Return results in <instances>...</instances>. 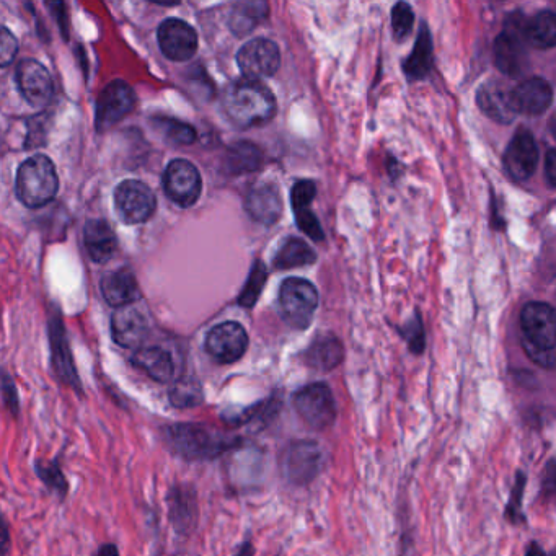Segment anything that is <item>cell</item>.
Listing matches in <instances>:
<instances>
[{
    "mask_svg": "<svg viewBox=\"0 0 556 556\" xmlns=\"http://www.w3.org/2000/svg\"><path fill=\"white\" fill-rule=\"evenodd\" d=\"M49 340H51V354H53V367L56 376L67 387H71L72 390H76L79 395H82L84 393L82 382H80L79 374H77L76 362L72 358L71 348L67 343L66 331H64L59 318L51 320Z\"/></svg>",
    "mask_w": 556,
    "mask_h": 556,
    "instance_id": "e0dca14e",
    "label": "cell"
},
{
    "mask_svg": "<svg viewBox=\"0 0 556 556\" xmlns=\"http://www.w3.org/2000/svg\"><path fill=\"white\" fill-rule=\"evenodd\" d=\"M136 93L124 80L106 85L97 103V128L106 131L134 110Z\"/></svg>",
    "mask_w": 556,
    "mask_h": 556,
    "instance_id": "5bb4252c",
    "label": "cell"
},
{
    "mask_svg": "<svg viewBox=\"0 0 556 556\" xmlns=\"http://www.w3.org/2000/svg\"><path fill=\"white\" fill-rule=\"evenodd\" d=\"M247 348V331L237 322L221 323L206 336V351L221 364L239 361L247 353Z\"/></svg>",
    "mask_w": 556,
    "mask_h": 556,
    "instance_id": "4fadbf2b",
    "label": "cell"
},
{
    "mask_svg": "<svg viewBox=\"0 0 556 556\" xmlns=\"http://www.w3.org/2000/svg\"><path fill=\"white\" fill-rule=\"evenodd\" d=\"M294 214H296L297 226L304 234L309 235L310 239L317 240V242L323 240L325 235H323L322 226L310 208L296 209Z\"/></svg>",
    "mask_w": 556,
    "mask_h": 556,
    "instance_id": "f35d334b",
    "label": "cell"
},
{
    "mask_svg": "<svg viewBox=\"0 0 556 556\" xmlns=\"http://www.w3.org/2000/svg\"><path fill=\"white\" fill-rule=\"evenodd\" d=\"M224 111L240 128H253L273 120L276 98L261 80L240 79L222 97Z\"/></svg>",
    "mask_w": 556,
    "mask_h": 556,
    "instance_id": "7a4b0ae2",
    "label": "cell"
},
{
    "mask_svg": "<svg viewBox=\"0 0 556 556\" xmlns=\"http://www.w3.org/2000/svg\"><path fill=\"white\" fill-rule=\"evenodd\" d=\"M526 20L522 15H511L503 33L495 41V62L504 76L519 77L527 69L526 40H524Z\"/></svg>",
    "mask_w": 556,
    "mask_h": 556,
    "instance_id": "52a82bcc",
    "label": "cell"
},
{
    "mask_svg": "<svg viewBox=\"0 0 556 556\" xmlns=\"http://www.w3.org/2000/svg\"><path fill=\"white\" fill-rule=\"evenodd\" d=\"M413 22H415V14L410 5L400 2L393 7L392 27L393 35L397 40H405L406 36L410 35Z\"/></svg>",
    "mask_w": 556,
    "mask_h": 556,
    "instance_id": "d590c367",
    "label": "cell"
},
{
    "mask_svg": "<svg viewBox=\"0 0 556 556\" xmlns=\"http://www.w3.org/2000/svg\"><path fill=\"white\" fill-rule=\"evenodd\" d=\"M527 556H547L545 552H543V548L540 547L539 543L532 542L527 548Z\"/></svg>",
    "mask_w": 556,
    "mask_h": 556,
    "instance_id": "bcb514c9",
    "label": "cell"
},
{
    "mask_svg": "<svg viewBox=\"0 0 556 556\" xmlns=\"http://www.w3.org/2000/svg\"><path fill=\"white\" fill-rule=\"evenodd\" d=\"M521 327L524 333L522 345L553 351L556 346V317L552 305L530 302L521 314Z\"/></svg>",
    "mask_w": 556,
    "mask_h": 556,
    "instance_id": "ba28073f",
    "label": "cell"
},
{
    "mask_svg": "<svg viewBox=\"0 0 556 556\" xmlns=\"http://www.w3.org/2000/svg\"><path fill=\"white\" fill-rule=\"evenodd\" d=\"M480 110L496 123L509 124L516 118V110L512 106L511 90L499 82H486L477 93Z\"/></svg>",
    "mask_w": 556,
    "mask_h": 556,
    "instance_id": "ffe728a7",
    "label": "cell"
},
{
    "mask_svg": "<svg viewBox=\"0 0 556 556\" xmlns=\"http://www.w3.org/2000/svg\"><path fill=\"white\" fill-rule=\"evenodd\" d=\"M237 64L245 79L260 80L274 76L281 66L278 45L266 38L248 41L237 54Z\"/></svg>",
    "mask_w": 556,
    "mask_h": 556,
    "instance_id": "8fae6325",
    "label": "cell"
},
{
    "mask_svg": "<svg viewBox=\"0 0 556 556\" xmlns=\"http://www.w3.org/2000/svg\"><path fill=\"white\" fill-rule=\"evenodd\" d=\"M317 260L314 250L302 239L289 237L279 248L278 255L274 256V266L278 270H292L299 266L312 265Z\"/></svg>",
    "mask_w": 556,
    "mask_h": 556,
    "instance_id": "f1b7e54d",
    "label": "cell"
},
{
    "mask_svg": "<svg viewBox=\"0 0 556 556\" xmlns=\"http://www.w3.org/2000/svg\"><path fill=\"white\" fill-rule=\"evenodd\" d=\"M0 397H2L5 408L12 413L14 418H18V415H20V400H18L17 385L5 371H0Z\"/></svg>",
    "mask_w": 556,
    "mask_h": 556,
    "instance_id": "74e56055",
    "label": "cell"
},
{
    "mask_svg": "<svg viewBox=\"0 0 556 556\" xmlns=\"http://www.w3.org/2000/svg\"><path fill=\"white\" fill-rule=\"evenodd\" d=\"M97 556H120V550L113 543H106L98 550Z\"/></svg>",
    "mask_w": 556,
    "mask_h": 556,
    "instance_id": "f6af8a7d",
    "label": "cell"
},
{
    "mask_svg": "<svg viewBox=\"0 0 556 556\" xmlns=\"http://www.w3.org/2000/svg\"><path fill=\"white\" fill-rule=\"evenodd\" d=\"M118 216L126 224H142L154 216L157 201L154 191L139 180H126L115 191Z\"/></svg>",
    "mask_w": 556,
    "mask_h": 556,
    "instance_id": "9c48e42d",
    "label": "cell"
},
{
    "mask_svg": "<svg viewBox=\"0 0 556 556\" xmlns=\"http://www.w3.org/2000/svg\"><path fill=\"white\" fill-rule=\"evenodd\" d=\"M524 488H526V475L522 472H517L516 483H514L508 508H506V517H508L512 524H519V522L524 521V514H522Z\"/></svg>",
    "mask_w": 556,
    "mask_h": 556,
    "instance_id": "8d00e7d4",
    "label": "cell"
},
{
    "mask_svg": "<svg viewBox=\"0 0 556 556\" xmlns=\"http://www.w3.org/2000/svg\"><path fill=\"white\" fill-rule=\"evenodd\" d=\"M278 304L281 317L289 327L305 330L317 310V289L305 279L287 278L279 289Z\"/></svg>",
    "mask_w": 556,
    "mask_h": 556,
    "instance_id": "5b68a950",
    "label": "cell"
},
{
    "mask_svg": "<svg viewBox=\"0 0 556 556\" xmlns=\"http://www.w3.org/2000/svg\"><path fill=\"white\" fill-rule=\"evenodd\" d=\"M245 206L253 221L260 222L263 226H273L283 214V201L278 188L271 183L255 188L248 195Z\"/></svg>",
    "mask_w": 556,
    "mask_h": 556,
    "instance_id": "603a6c76",
    "label": "cell"
},
{
    "mask_svg": "<svg viewBox=\"0 0 556 556\" xmlns=\"http://www.w3.org/2000/svg\"><path fill=\"white\" fill-rule=\"evenodd\" d=\"M164 188L168 198L181 208H190L198 201L203 181L198 168L188 160H173L164 175Z\"/></svg>",
    "mask_w": 556,
    "mask_h": 556,
    "instance_id": "30bf717a",
    "label": "cell"
},
{
    "mask_svg": "<svg viewBox=\"0 0 556 556\" xmlns=\"http://www.w3.org/2000/svg\"><path fill=\"white\" fill-rule=\"evenodd\" d=\"M84 243L95 263H106L111 256L115 255L116 242L115 232L110 224H106L102 219L87 222L84 230Z\"/></svg>",
    "mask_w": 556,
    "mask_h": 556,
    "instance_id": "d4e9b609",
    "label": "cell"
},
{
    "mask_svg": "<svg viewBox=\"0 0 556 556\" xmlns=\"http://www.w3.org/2000/svg\"><path fill=\"white\" fill-rule=\"evenodd\" d=\"M10 548H12V542H10L9 524L0 511V556H9Z\"/></svg>",
    "mask_w": 556,
    "mask_h": 556,
    "instance_id": "7bdbcfd3",
    "label": "cell"
},
{
    "mask_svg": "<svg viewBox=\"0 0 556 556\" xmlns=\"http://www.w3.org/2000/svg\"><path fill=\"white\" fill-rule=\"evenodd\" d=\"M266 279H268V271H266L265 265L261 261H256L252 273H250V278H248L247 286H245L242 294H240V305H243V307L255 305L261 291H263V287H265Z\"/></svg>",
    "mask_w": 556,
    "mask_h": 556,
    "instance_id": "e575fe53",
    "label": "cell"
},
{
    "mask_svg": "<svg viewBox=\"0 0 556 556\" xmlns=\"http://www.w3.org/2000/svg\"><path fill=\"white\" fill-rule=\"evenodd\" d=\"M261 160L263 155L260 149L250 142H239V146L232 149L229 155V165L235 173L255 172L260 167Z\"/></svg>",
    "mask_w": 556,
    "mask_h": 556,
    "instance_id": "1f68e13d",
    "label": "cell"
},
{
    "mask_svg": "<svg viewBox=\"0 0 556 556\" xmlns=\"http://www.w3.org/2000/svg\"><path fill=\"white\" fill-rule=\"evenodd\" d=\"M327 465V452L312 439H299L289 444L281 455V473L291 485L312 483Z\"/></svg>",
    "mask_w": 556,
    "mask_h": 556,
    "instance_id": "277c9868",
    "label": "cell"
},
{
    "mask_svg": "<svg viewBox=\"0 0 556 556\" xmlns=\"http://www.w3.org/2000/svg\"><path fill=\"white\" fill-rule=\"evenodd\" d=\"M131 361L137 369L146 372L147 376L160 384H170L175 377L172 354L159 346L137 348Z\"/></svg>",
    "mask_w": 556,
    "mask_h": 556,
    "instance_id": "cb8c5ba5",
    "label": "cell"
},
{
    "mask_svg": "<svg viewBox=\"0 0 556 556\" xmlns=\"http://www.w3.org/2000/svg\"><path fill=\"white\" fill-rule=\"evenodd\" d=\"M59 190V178L46 155H35L23 162L17 173V196L27 208H43Z\"/></svg>",
    "mask_w": 556,
    "mask_h": 556,
    "instance_id": "3957f363",
    "label": "cell"
},
{
    "mask_svg": "<svg viewBox=\"0 0 556 556\" xmlns=\"http://www.w3.org/2000/svg\"><path fill=\"white\" fill-rule=\"evenodd\" d=\"M268 10L270 7L266 2H243L235 5L230 18V27L237 35H247L263 18H266Z\"/></svg>",
    "mask_w": 556,
    "mask_h": 556,
    "instance_id": "f546056e",
    "label": "cell"
},
{
    "mask_svg": "<svg viewBox=\"0 0 556 556\" xmlns=\"http://www.w3.org/2000/svg\"><path fill=\"white\" fill-rule=\"evenodd\" d=\"M162 53L172 61H188L198 49V35L195 28L178 18H168L157 31Z\"/></svg>",
    "mask_w": 556,
    "mask_h": 556,
    "instance_id": "9a60e30c",
    "label": "cell"
},
{
    "mask_svg": "<svg viewBox=\"0 0 556 556\" xmlns=\"http://www.w3.org/2000/svg\"><path fill=\"white\" fill-rule=\"evenodd\" d=\"M315 193H317V188H315L314 181H297L291 191L292 208H294V211L296 209L310 208V203L314 201Z\"/></svg>",
    "mask_w": 556,
    "mask_h": 556,
    "instance_id": "ab89813d",
    "label": "cell"
},
{
    "mask_svg": "<svg viewBox=\"0 0 556 556\" xmlns=\"http://www.w3.org/2000/svg\"><path fill=\"white\" fill-rule=\"evenodd\" d=\"M111 335L116 345L139 348L147 336L146 318L139 310L123 307L111 318Z\"/></svg>",
    "mask_w": 556,
    "mask_h": 556,
    "instance_id": "44dd1931",
    "label": "cell"
},
{
    "mask_svg": "<svg viewBox=\"0 0 556 556\" xmlns=\"http://www.w3.org/2000/svg\"><path fill=\"white\" fill-rule=\"evenodd\" d=\"M164 439L173 454L191 462L217 459L242 444L240 437L195 423L170 424L164 429Z\"/></svg>",
    "mask_w": 556,
    "mask_h": 556,
    "instance_id": "6da1fadb",
    "label": "cell"
},
{
    "mask_svg": "<svg viewBox=\"0 0 556 556\" xmlns=\"http://www.w3.org/2000/svg\"><path fill=\"white\" fill-rule=\"evenodd\" d=\"M305 364L317 371H333L345 359V349L335 336H320L304 353Z\"/></svg>",
    "mask_w": 556,
    "mask_h": 556,
    "instance_id": "484cf974",
    "label": "cell"
},
{
    "mask_svg": "<svg viewBox=\"0 0 556 556\" xmlns=\"http://www.w3.org/2000/svg\"><path fill=\"white\" fill-rule=\"evenodd\" d=\"M17 82L23 97L27 98L31 105L45 106L53 100V79L41 62L35 59L20 62L17 67Z\"/></svg>",
    "mask_w": 556,
    "mask_h": 556,
    "instance_id": "2e32d148",
    "label": "cell"
},
{
    "mask_svg": "<svg viewBox=\"0 0 556 556\" xmlns=\"http://www.w3.org/2000/svg\"><path fill=\"white\" fill-rule=\"evenodd\" d=\"M18 53V41L9 28L0 27V67L9 66Z\"/></svg>",
    "mask_w": 556,
    "mask_h": 556,
    "instance_id": "60d3db41",
    "label": "cell"
},
{
    "mask_svg": "<svg viewBox=\"0 0 556 556\" xmlns=\"http://www.w3.org/2000/svg\"><path fill=\"white\" fill-rule=\"evenodd\" d=\"M168 397L175 408H180V410L195 408L203 403V387L193 377H181L172 385Z\"/></svg>",
    "mask_w": 556,
    "mask_h": 556,
    "instance_id": "4dcf8cb0",
    "label": "cell"
},
{
    "mask_svg": "<svg viewBox=\"0 0 556 556\" xmlns=\"http://www.w3.org/2000/svg\"><path fill=\"white\" fill-rule=\"evenodd\" d=\"M545 178H547L548 185L555 188L556 186V152L555 149H550L545 159Z\"/></svg>",
    "mask_w": 556,
    "mask_h": 556,
    "instance_id": "ee69618b",
    "label": "cell"
},
{
    "mask_svg": "<svg viewBox=\"0 0 556 556\" xmlns=\"http://www.w3.org/2000/svg\"><path fill=\"white\" fill-rule=\"evenodd\" d=\"M168 514L178 534H190L198 521V499L190 486H173L168 493Z\"/></svg>",
    "mask_w": 556,
    "mask_h": 556,
    "instance_id": "d6986e66",
    "label": "cell"
},
{
    "mask_svg": "<svg viewBox=\"0 0 556 556\" xmlns=\"http://www.w3.org/2000/svg\"><path fill=\"white\" fill-rule=\"evenodd\" d=\"M431 66H433V41L428 28L423 25L415 49L411 51L410 58L406 59L403 69L411 80H420L428 76Z\"/></svg>",
    "mask_w": 556,
    "mask_h": 556,
    "instance_id": "83f0119b",
    "label": "cell"
},
{
    "mask_svg": "<svg viewBox=\"0 0 556 556\" xmlns=\"http://www.w3.org/2000/svg\"><path fill=\"white\" fill-rule=\"evenodd\" d=\"M102 294L111 307H128L139 297V284L136 276L129 268L110 271L102 279Z\"/></svg>",
    "mask_w": 556,
    "mask_h": 556,
    "instance_id": "7402d4cb",
    "label": "cell"
},
{
    "mask_svg": "<svg viewBox=\"0 0 556 556\" xmlns=\"http://www.w3.org/2000/svg\"><path fill=\"white\" fill-rule=\"evenodd\" d=\"M292 402L302 420L317 431L330 428L338 416L335 395L323 382L305 385L301 390H297Z\"/></svg>",
    "mask_w": 556,
    "mask_h": 556,
    "instance_id": "8992f818",
    "label": "cell"
},
{
    "mask_svg": "<svg viewBox=\"0 0 556 556\" xmlns=\"http://www.w3.org/2000/svg\"><path fill=\"white\" fill-rule=\"evenodd\" d=\"M511 100L516 113L543 115L553 102L552 85L542 77L522 80L521 84L511 90Z\"/></svg>",
    "mask_w": 556,
    "mask_h": 556,
    "instance_id": "ac0fdd59",
    "label": "cell"
},
{
    "mask_svg": "<svg viewBox=\"0 0 556 556\" xmlns=\"http://www.w3.org/2000/svg\"><path fill=\"white\" fill-rule=\"evenodd\" d=\"M406 341L410 345L411 351L416 354L423 353L424 349V333L423 325H421L420 317H416L415 325L408 327V333H405Z\"/></svg>",
    "mask_w": 556,
    "mask_h": 556,
    "instance_id": "b9f144b4",
    "label": "cell"
},
{
    "mask_svg": "<svg viewBox=\"0 0 556 556\" xmlns=\"http://www.w3.org/2000/svg\"><path fill=\"white\" fill-rule=\"evenodd\" d=\"M155 124L160 133L164 134L170 142L188 146L196 141L195 129L191 128L190 124L181 123L173 118H157Z\"/></svg>",
    "mask_w": 556,
    "mask_h": 556,
    "instance_id": "836d02e7",
    "label": "cell"
},
{
    "mask_svg": "<svg viewBox=\"0 0 556 556\" xmlns=\"http://www.w3.org/2000/svg\"><path fill=\"white\" fill-rule=\"evenodd\" d=\"M524 40L537 49L553 48L556 45V15L545 10L526 20Z\"/></svg>",
    "mask_w": 556,
    "mask_h": 556,
    "instance_id": "4316f807",
    "label": "cell"
},
{
    "mask_svg": "<svg viewBox=\"0 0 556 556\" xmlns=\"http://www.w3.org/2000/svg\"><path fill=\"white\" fill-rule=\"evenodd\" d=\"M35 472L48 490L53 491L59 499H64L69 493V483H67L64 473L56 462H36Z\"/></svg>",
    "mask_w": 556,
    "mask_h": 556,
    "instance_id": "d6a6232c",
    "label": "cell"
},
{
    "mask_svg": "<svg viewBox=\"0 0 556 556\" xmlns=\"http://www.w3.org/2000/svg\"><path fill=\"white\" fill-rule=\"evenodd\" d=\"M539 165V149L529 129L521 128L514 134L508 149L504 152V167L509 177L517 183H524L534 177Z\"/></svg>",
    "mask_w": 556,
    "mask_h": 556,
    "instance_id": "7c38bea8",
    "label": "cell"
}]
</instances>
